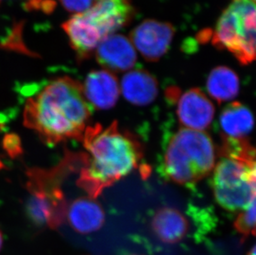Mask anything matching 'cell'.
Here are the masks:
<instances>
[{"label": "cell", "instance_id": "8992f818", "mask_svg": "<svg viewBox=\"0 0 256 255\" xmlns=\"http://www.w3.org/2000/svg\"><path fill=\"white\" fill-rule=\"evenodd\" d=\"M75 159L68 155L56 168H34L28 172L27 188L29 196L26 212L34 224L58 228L68 214V203L60 188V179L68 171H74Z\"/></svg>", "mask_w": 256, "mask_h": 255}, {"label": "cell", "instance_id": "3957f363", "mask_svg": "<svg viewBox=\"0 0 256 255\" xmlns=\"http://www.w3.org/2000/svg\"><path fill=\"white\" fill-rule=\"evenodd\" d=\"M134 15L131 0H97L86 12L72 15L62 28L78 59L83 60L102 40L128 24Z\"/></svg>", "mask_w": 256, "mask_h": 255}, {"label": "cell", "instance_id": "2e32d148", "mask_svg": "<svg viewBox=\"0 0 256 255\" xmlns=\"http://www.w3.org/2000/svg\"><path fill=\"white\" fill-rule=\"evenodd\" d=\"M208 94L219 103L230 102L239 93L236 73L226 66H218L210 72L206 80Z\"/></svg>", "mask_w": 256, "mask_h": 255}, {"label": "cell", "instance_id": "6da1fadb", "mask_svg": "<svg viewBox=\"0 0 256 255\" xmlns=\"http://www.w3.org/2000/svg\"><path fill=\"white\" fill-rule=\"evenodd\" d=\"M82 84L69 76L59 77L27 100L24 122L48 144L82 141L92 114Z\"/></svg>", "mask_w": 256, "mask_h": 255}, {"label": "cell", "instance_id": "d6986e66", "mask_svg": "<svg viewBox=\"0 0 256 255\" xmlns=\"http://www.w3.org/2000/svg\"><path fill=\"white\" fill-rule=\"evenodd\" d=\"M60 4L68 12H72L73 15L82 14L94 5L97 0H59Z\"/></svg>", "mask_w": 256, "mask_h": 255}, {"label": "cell", "instance_id": "5bb4252c", "mask_svg": "<svg viewBox=\"0 0 256 255\" xmlns=\"http://www.w3.org/2000/svg\"><path fill=\"white\" fill-rule=\"evenodd\" d=\"M151 227L155 236L162 243L174 244L184 240L188 234V220L178 210L164 207L152 217Z\"/></svg>", "mask_w": 256, "mask_h": 255}, {"label": "cell", "instance_id": "52a82bcc", "mask_svg": "<svg viewBox=\"0 0 256 255\" xmlns=\"http://www.w3.org/2000/svg\"><path fill=\"white\" fill-rule=\"evenodd\" d=\"M212 42L243 65L256 62V4L233 0L218 18Z\"/></svg>", "mask_w": 256, "mask_h": 255}, {"label": "cell", "instance_id": "7c38bea8", "mask_svg": "<svg viewBox=\"0 0 256 255\" xmlns=\"http://www.w3.org/2000/svg\"><path fill=\"white\" fill-rule=\"evenodd\" d=\"M68 222L74 230L88 234L100 229L104 223V212L93 198H80L68 207Z\"/></svg>", "mask_w": 256, "mask_h": 255}, {"label": "cell", "instance_id": "4fadbf2b", "mask_svg": "<svg viewBox=\"0 0 256 255\" xmlns=\"http://www.w3.org/2000/svg\"><path fill=\"white\" fill-rule=\"evenodd\" d=\"M120 90L126 100L136 106L152 103L158 96V82L147 70L133 69L126 73L121 80Z\"/></svg>", "mask_w": 256, "mask_h": 255}, {"label": "cell", "instance_id": "484cf974", "mask_svg": "<svg viewBox=\"0 0 256 255\" xmlns=\"http://www.w3.org/2000/svg\"><path fill=\"white\" fill-rule=\"evenodd\" d=\"M1 1H2V0H0V2H1Z\"/></svg>", "mask_w": 256, "mask_h": 255}, {"label": "cell", "instance_id": "e0dca14e", "mask_svg": "<svg viewBox=\"0 0 256 255\" xmlns=\"http://www.w3.org/2000/svg\"><path fill=\"white\" fill-rule=\"evenodd\" d=\"M234 228L237 232L246 238L256 232V195L252 198L249 204L237 217L234 222Z\"/></svg>", "mask_w": 256, "mask_h": 255}, {"label": "cell", "instance_id": "9a60e30c", "mask_svg": "<svg viewBox=\"0 0 256 255\" xmlns=\"http://www.w3.org/2000/svg\"><path fill=\"white\" fill-rule=\"evenodd\" d=\"M220 126L225 138L244 140L254 128V116L239 102L230 104L220 116Z\"/></svg>", "mask_w": 256, "mask_h": 255}, {"label": "cell", "instance_id": "5b68a950", "mask_svg": "<svg viewBox=\"0 0 256 255\" xmlns=\"http://www.w3.org/2000/svg\"><path fill=\"white\" fill-rule=\"evenodd\" d=\"M215 162V146L212 138L203 131L182 128L168 144L164 170L172 182L191 185L210 174Z\"/></svg>", "mask_w": 256, "mask_h": 255}, {"label": "cell", "instance_id": "ac0fdd59", "mask_svg": "<svg viewBox=\"0 0 256 255\" xmlns=\"http://www.w3.org/2000/svg\"><path fill=\"white\" fill-rule=\"evenodd\" d=\"M2 148L12 158H15L22 154V142L20 136L16 134L5 135L2 140Z\"/></svg>", "mask_w": 256, "mask_h": 255}, {"label": "cell", "instance_id": "9c48e42d", "mask_svg": "<svg viewBox=\"0 0 256 255\" xmlns=\"http://www.w3.org/2000/svg\"><path fill=\"white\" fill-rule=\"evenodd\" d=\"M174 32L170 22L148 20L133 29L130 39L145 60L157 62L170 48Z\"/></svg>", "mask_w": 256, "mask_h": 255}, {"label": "cell", "instance_id": "7402d4cb", "mask_svg": "<svg viewBox=\"0 0 256 255\" xmlns=\"http://www.w3.org/2000/svg\"><path fill=\"white\" fill-rule=\"evenodd\" d=\"M2 233L0 232V250H1V248H2Z\"/></svg>", "mask_w": 256, "mask_h": 255}, {"label": "cell", "instance_id": "277c9868", "mask_svg": "<svg viewBox=\"0 0 256 255\" xmlns=\"http://www.w3.org/2000/svg\"><path fill=\"white\" fill-rule=\"evenodd\" d=\"M220 155L213 174L216 199L229 210H244L254 196L248 178V164L256 156V148L246 140L224 138Z\"/></svg>", "mask_w": 256, "mask_h": 255}, {"label": "cell", "instance_id": "ba28073f", "mask_svg": "<svg viewBox=\"0 0 256 255\" xmlns=\"http://www.w3.org/2000/svg\"><path fill=\"white\" fill-rule=\"evenodd\" d=\"M175 102L176 114L182 126L188 130L203 131L208 128L215 116L212 102L199 89H191L181 93L171 89L168 94Z\"/></svg>", "mask_w": 256, "mask_h": 255}, {"label": "cell", "instance_id": "d4e9b609", "mask_svg": "<svg viewBox=\"0 0 256 255\" xmlns=\"http://www.w3.org/2000/svg\"><path fill=\"white\" fill-rule=\"evenodd\" d=\"M128 255H138V254H128Z\"/></svg>", "mask_w": 256, "mask_h": 255}, {"label": "cell", "instance_id": "603a6c76", "mask_svg": "<svg viewBox=\"0 0 256 255\" xmlns=\"http://www.w3.org/2000/svg\"><path fill=\"white\" fill-rule=\"evenodd\" d=\"M4 168V165H2V162L0 161V169H2Z\"/></svg>", "mask_w": 256, "mask_h": 255}, {"label": "cell", "instance_id": "30bf717a", "mask_svg": "<svg viewBox=\"0 0 256 255\" xmlns=\"http://www.w3.org/2000/svg\"><path fill=\"white\" fill-rule=\"evenodd\" d=\"M94 54L100 65L110 72L130 70L137 60L132 42L122 34H112L102 40Z\"/></svg>", "mask_w": 256, "mask_h": 255}, {"label": "cell", "instance_id": "cb8c5ba5", "mask_svg": "<svg viewBox=\"0 0 256 255\" xmlns=\"http://www.w3.org/2000/svg\"><path fill=\"white\" fill-rule=\"evenodd\" d=\"M252 1H254V2L256 4V0H252Z\"/></svg>", "mask_w": 256, "mask_h": 255}, {"label": "cell", "instance_id": "7a4b0ae2", "mask_svg": "<svg viewBox=\"0 0 256 255\" xmlns=\"http://www.w3.org/2000/svg\"><path fill=\"white\" fill-rule=\"evenodd\" d=\"M82 142L88 154L78 185L93 199L138 169L142 161L140 142L130 132L120 130L117 122L106 128L100 124L88 126Z\"/></svg>", "mask_w": 256, "mask_h": 255}, {"label": "cell", "instance_id": "44dd1931", "mask_svg": "<svg viewBox=\"0 0 256 255\" xmlns=\"http://www.w3.org/2000/svg\"><path fill=\"white\" fill-rule=\"evenodd\" d=\"M254 236H256V232L254 233ZM248 255H256V244L252 248V250L250 251V253Z\"/></svg>", "mask_w": 256, "mask_h": 255}, {"label": "cell", "instance_id": "ffe728a7", "mask_svg": "<svg viewBox=\"0 0 256 255\" xmlns=\"http://www.w3.org/2000/svg\"><path fill=\"white\" fill-rule=\"evenodd\" d=\"M248 178L252 190L256 195V155L250 160L248 164Z\"/></svg>", "mask_w": 256, "mask_h": 255}, {"label": "cell", "instance_id": "8fae6325", "mask_svg": "<svg viewBox=\"0 0 256 255\" xmlns=\"http://www.w3.org/2000/svg\"><path fill=\"white\" fill-rule=\"evenodd\" d=\"M86 102L94 108L109 110L118 100L120 86L113 73L107 70H92L82 86Z\"/></svg>", "mask_w": 256, "mask_h": 255}]
</instances>
